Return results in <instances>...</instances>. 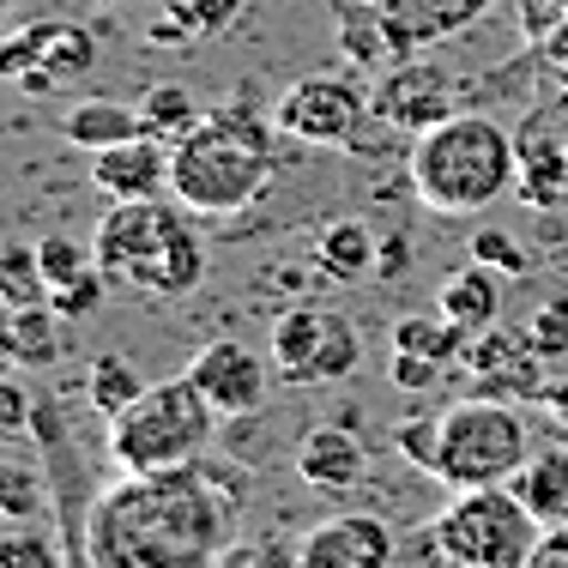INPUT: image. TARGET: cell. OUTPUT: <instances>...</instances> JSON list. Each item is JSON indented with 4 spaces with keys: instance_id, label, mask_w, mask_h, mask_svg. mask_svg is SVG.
I'll list each match as a JSON object with an SVG mask.
<instances>
[{
    "instance_id": "9c48e42d",
    "label": "cell",
    "mask_w": 568,
    "mask_h": 568,
    "mask_svg": "<svg viewBox=\"0 0 568 568\" xmlns=\"http://www.w3.org/2000/svg\"><path fill=\"white\" fill-rule=\"evenodd\" d=\"M363 363L357 321L321 303H296L273 321V375L284 387H327Z\"/></svg>"
},
{
    "instance_id": "484cf974",
    "label": "cell",
    "mask_w": 568,
    "mask_h": 568,
    "mask_svg": "<svg viewBox=\"0 0 568 568\" xmlns=\"http://www.w3.org/2000/svg\"><path fill=\"white\" fill-rule=\"evenodd\" d=\"M140 115H145V133L164 140V145H182L187 133L206 121V110L194 103V91H182V85H152L140 98Z\"/></svg>"
},
{
    "instance_id": "f546056e",
    "label": "cell",
    "mask_w": 568,
    "mask_h": 568,
    "mask_svg": "<svg viewBox=\"0 0 568 568\" xmlns=\"http://www.w3.org/2000/svg\"><path fill=\"white\" fill-rule=\"evenodd\" d=\"M37 254H43L49 291H61V284L85 278L91 266H98V248H85V242H73V236H43V242H37Z\"/></svg>"
},
{
    "instance_id": "6da1fadb",
    "label": "cell",
    "mask_w": 568,
    "mask_h": 568,
    "mask_svg": "<svg viewBox=\"0 0 568 568\" xmlns=\"http://www.w3.org/2000/svg\"><path fill=\"white\" fill-rule=\"evenodd\" d=\"M242 496V471L219 459L121 471L85 514V568H219L236 550Z\"/></svg>"
},
{
    "instance_id": "d6a6232c",
    "label": "cell",
    "mask_w": 568,
    "mask_h": 568,
    "mask_svg": "<svg viewBox=\"0 0 568 568\" xmlns=\"http://www.w3.org/2000/svg\"><path fill=\"white\" fill-rule=\"evenodd\" d=\"M103 284H110V278H103V266H91L85 278H73V284H61V291H49V308H55L61 321H85L91 308L103 303Z\"/></svg>"
},
{
    "instance_id": "8992f818",
    "label": "cell",
    "mask_w": 568,
    "mask_h": 568,
    "mask_svg": "<svg viewBox=\"0 0 568 568\" xmlns=\"http://www.w3.org/2000/svg\"><path fill=\"white\" fill-rule=\"evenodd\" d=\"M212 436H219V405L187 375H175V382H152L128 412L110 417V459L121 471H175L206 459Z\"/></svg>"
},
{
    "instance_id": "5bb4252c",
    "label": "cell",
    "mask_w": 568,
    "mask_h": 568,
    "mask_svg": "<svg viewBox=\"0 0 568 568\" xmlns=\"http://www.w3.org/2000/svg\"><path fill=\"white\" fill-rule=\"evenodd\" d=\"M399 532H387L382 514H327L296 545V568H394Z\"/></svg>"
},
{
    "instance_id": "60d3db41",
    "label": "cell",
    "mask_w": 568,
    "mask_h": 568,
    "mask_svg": "<svg viewBox=\"0 0 568 568\" xmlns=\"http://www.w3.org/2000/svg\"><path fill=\"white\" fill-rule=\"evenodd\" d=\"M538 61H545L550 73H568V19L550 24V31L538 37Z\"/></svg>"
},
{
    "instance_id": "8fae6325",
    "label": "cell",
    "mask_w": 568,
    "mask_h": 568,
    "mask_svg": "<svg viewBox=\"0 0 568 568\" xmlns=\"http://www.w3.org/2000/svg\"><path fill=\"white\" fill-rule=\"evenodd\" d=\"M454 110H466V85L436 61L399 55V61L382 67V79H375V115H382L387 133L394 128L424 133V128H436V121H448Z\"/></svg>"
},
{
    "instance_id": "ffe728a7",
    "label": "cell",
    "mask_w": 568,
    "mask_h": 568,
    "mask_svg": "<svg viewBox=\"0 0 568 568\" xmlns=\"http://www.w3.org/2000/svg\"><path fill=\"white\" fill-rule=\"evenodd\" d=\"M496 278H503V273H490V266L471 261L466 273H454L448 284H442L436 308L454 321V327H466V333L496 327V315H503V284H496Z\"/></svg>"
},
{
    "instance_id": "e0dca14e",
    "label": "cell",
    "mask_w": 568,
    "mask_h": 568,
    "mask_svg": "<svg viewBox=\"0 0 568 568\" xmlns=\"http://www.w3.org/2000/svg\"><path fill=\"white\" fill-rule=\"evenodd\" d=\"M296 478L308 484V490H321V496H339L351 490V484L363 478V466H369V454H363V442L351 436L345 424H321V429H308L303 442H296Z\"/></svg>"
},
{
    "instance_id": "9a60e30c",
    "label": "cell",
    "mask_w": 568,
    "mask_h": 568,
    "mask_svg": "<svg viewBox=\"0 0 568 568\" xmlns=\"http://www.w3.org/2000/svg\"><path fill=\"white\" fill-rule=\"evenodd\" d=\"M187 382L200 387L212 405H219V417H248V412H261V399H266V363L254 357L242 339H212V345H200L194 357H187Z\"/></svg>"
},
{
    "instance_id": "8d00e7d4",
    "label": "cell",
    "mask_w": 568,
    "mask_h": 568,
    "mask_svg": "<svg viewBox=\"0 0 568 568\" xmlns=\"http://www.w3.org/2000/svg\"><path fill=\"white\" fill-rule=\"evenodd\" d=\"M31 417H37L31 394H24L19 382H0V429H7V436H24V429H31Z\"/></svg>"
},
{
    "instance_id": "4316f807",
    "label": "cell",
    "mask_w": 568,
    "mask_h": 568,
    "mask_svg": "<svg viewBox=\"0 0 568 568\" xmlns=\"http://www.w3.org/2000/svg\"><path fill=\"white\" fill-rule=\"evenodd\" d=\"M520 496L538 508V520H545V526L568 520V448L532 459V466L520 471Z\"/></svg>"
},
{
    "instance_id": "5b68a950",
    "label": "cell",
    "mask_w": 568,
    "mask_h": 568,
    "mask_svg": "<svg viewBox=\"0 0 568 568\" xmlns=\"http://www.w3.org/2000/svg\"><path fill=\"white\" fill-rule=\"evenodd\" d=\"M98 266L103 278L133 296H187L206 273L194 224L182 200H115L98 224Z\"/></svg>"
},
{
    "instance_id": "7a4b0ae2",
    "label": "cell",
    "mask_w": 568,
    "mask_h": 568,
    "mask_svg": "<svg viewBox=\"0 0 568 568\" xmlns=\"http://www.w3.org/2000/svg\"><path fill=\"white\" fill-rule=\"evenodd\" d=\"M278 121H261L242 103L206 110L194 133L175 145L170 164V194L194 219H236L273 187L278 175Z\"/></svg>"
},
{
    "instance_id": "52a82bcc",
    "label": "cell",
    "mask_w": 568,
    "mask_h": 568,
    "mask_svg": "<svg viewBox=\"0 0 568 568\" xmlns=\"http://www.w3.org/2000/svg\"><path fill=\"white\" fill-rule=\"evenodd\" d=\"M538 532H545V520L514 484L454 490V503L436 514V538L459 568H526Z\"/></svg>"
},
{
    "instance_id": "603a6c76",
    "label": "cell",
    "mask_w": 568,
    "mask_h": 568,
    "mask_svg": "<svg viewBox=\"0 0 568 568\" xmlns=\"http://www.w3.org/2000/svg\"><path fill=\"white\" fill-rule=\"evenodd\" d=\"M466 345H471V333L454 327L442 308L436 315H399L394 321V351L429 357V363H442V369H459V363H466Z\"/></svg>"
},
{
    "instance_id": "e575fe53",
    "label": "cell",
    "mask_w": 568,
    "mask_h": 568,
    "mask_svg": "<svg viewBox=\"0 0 568 568\" xmlns=\"http://www.w3.org/2000/svg\"><path fill=\"white\" fill-rule=\"evenodd\" d=\"M182 19L194 24V37H224L242 19V0H175Z\"/></svg>"
},
{
    "instance_id": "cb8c5ba5",
    "label": "cell",
    "mask_w": 568,
    "mask_h": 568,
    "mask_svg": "<svg viewBox=\"0 0 568 568\" xmlns=\"http://www.w3.org/2000/svg\"><path fill=\"white\" fill-rule=\"evenodd\" d=\"M145 387H152V382H145L121 351H103V357H91V369H85V399H91V412H98V417L128 412Z\"/></svg>"
},
{
    "instance_id": "3957f363",
    "label": "cell",
    "mask_w": 568,
    "mask_h": 568,
    "mask_svg": "<svg viewBox=\"0 0 568 568\" xmlns=\"http://www.w3.org/2000/svg\"><path fill=\"white\" fill-rule=\"evenodd\" d=\"M399 454L448 490H484V484H520V471L532 466V436L508 399L471 394L442 405L436 417L405 424Z\"/></svg>"
},
{
    "instance_id": "f1b7e54d",
    "label": "cell",
    "mask_w": 568,
    "mask_h": 568,
    "mask_svg": "<svg viewBox=\"0 0 568 568\" xmlns=\"http://www.w3.org/2000/svg\"><path fill=\"white\" fill-rule=\"evenodd\" d=\"M0 568H61L55 532H43L31 520H12V532L0 538Z\"/></svg>"
},
{
    "instance_id": "836d02e7",
    "label": "cell",
    "mask_w": 568,
    "mask_h": 568,
    "mask_svg": "<svg viewBox=\"0 0 568 568\" xmlns=\"http://www.w3.org/2000/svg\"><path fill=\"white\" fill-rule=\"evenodd\" d=\"M394 568H459L448 550H442V538H436V520L429 526H417V532H405L399 538V550H394Z\"/></svg>"
},
{
    "instance_id": "d6986e66",
    "label": "cell",
    "mask_w": 568,
    "mask_h": 568,
    "mask_svg": "<svg viewBox=\"0 0 568 568\" xmlns=\"http://www.w3.org/2000/svg\"><path fill=\"white\" fill-rule=\"evenodd\" d=\"M145 133V115L140 103H110V98H85L61 115V140L79 145V152H103V145H121V140H140Z\"/></svg>"
},
{
    "instance_id": "44dd1931",
    "label": "cell",
    "mask_w": 568,
    "mask_h": 568,
    "mask_svg": "<svg viewBox=\"0 0 568 568\" xmlns=\"http://www.w3.org/2000/svg\"><path fill=\"white\" fill-rule=\"evenodd\" d=\"M375 248H382V242H375V236H369V224H357V219H333V224H321V236H315L321 278L351 284V278L375 273Z\"/></svg>"
},
{
    "instance_id": "1f68e13d",
    "label": "cell",
    "mask_w": 568,
    "mask_h": 568,
    "mask_svg": "<svg viewBox=\"0 0 568 568\" xmlns=\"http://www.w3.org/2000/svg\"><path fill=\"white\" fill-rule=\"evenodd\" d=\"M526 339L538 345V357H568V296H550L526 315Z\"/></svg>"
},
{
    "instance_id": "4fadbf2b",
    "label": "cell",
    "mask_w": 568,
    "mask_h": 568,
    "mask_svg": "<svg viewBox=\"0 0 568 568\" xmlns=\"http://www.w3.org/2000/svg\"><path fill=\"white\" fill-rule=\"evenodd\" d=\"M375 24H382L387 55H417L429 43H448V37H466L496 0H369Z\"/></svg>"
},
{
    "instance_id": "277c9868",
    "label": "cell",
    "mask_w": 568,
    "mask_h": 568,
    "mask_svg": "<svg viewBox=\"0 0 568 568\" xmlns=\"http://www.w3.org/2000/svg\"><path fill=\"white\" fill-rule=\"evenodd\" d=\"M520 187V140L484 110H454L412 140V194L436 219H471Z\"/></svg>"
},
{
    "instance_id": "83f0119b",
    "label": "cell",
    "mask_w": 568,
    "mask_h": 568,
    "mask_svg": "<svg viewBox=\"0 0 568 568\" xmlns=\"http://www.w3.org/2000/svg\"><path fill=\"white\" fill-rule=\"evenodd\" d=\"M0 291H7V308H31V303H49L43 254H37V248H7V254H0Z\"/></svg>"
},
{
    "instance_id": "ac0fdd59",
    "label": "cell",
    "mask_w": 568,
    "mask_h": 568,
    "mask_svg": "<svg viewBox=\"0 0 568 568\" xmlns=\"http://www.w3.org/2000/svg\"><path fill=\"white\" fill-rule=\"evenodd\" d=\"M520 194L545 212L568 200V145L550 121H538V128L526 121V133H520Z\"/></svg>"
},
{
    "instance_id": "30bf717a",
    "label": "cell",
    "mask_w": 568,
    "mask_h": 568,
    "mask_svg": "<svg viewBox=\"0 0 568 568\" xmlns=\"http://www.w3.org/2000/svg\"><path fill=\"white\" fill-rule=\"evenodd\" d=\"M91 67H98V43H91V31L73 19L19 24V31L7 37V55H0V73H7L12 85H31V91L73 85Z\"/></svg>"
},
{
    "instance_id": "7c38bea8",
    "label": "cell",
    "mask_w": 568,
    "mask_h": 568,
    "mask_svg": "<svg viewBox=\"0 0 568 568\" xmlns=\"http://www.w3.org/2000/svg\"><path fill=\"white\" fill-rule=\"evenodd\" d=\"M538 345L526 339V327H484V333H471V345H466V363L459 369L478 382V394L484 399H532V394H545V369H538Z\"/></svg>"
},
{
    "instance_id": "74e56055",
    "label": "cell",
    "mask_w": 568,
    "mask_h": 568,
    "mask_svg": "<svg viewBox=\"0 0 568 568\" xmlns=\"http://www.w3.org/2000/svg\"><path fill=\"white\" fill-rule=\"evenodd\" d=\"M526 568H568V520H557V526H545V532H538L532 562H526Z\"/></svg>"
},
{
    "instance_id": "7402d4cb",
    "label": "cell",
    "mask_w": 568,
    "mask_h": 568,
    "mask_svg": "<svg viewBox=\"0 0 568 568\" xmlns=\"http://www.w3.org/2000/svg\"><path fill=\"white\" fill-rule=\"evenodd\" d=\"M7 357L19 369H55L61 363V315L49 303L12 308L7 315Z\"/></svg>"
},
{
    "instance_id": "2e32d148",
    "label": "cell",
    "mask_w": 568,
    "mask_h": 568,
    "mask_svg": "<svg viewBox=\"0 0 568 568\" xmlns=\"http://www.w3.org/2000/svg\"><path fill=\"white\" fill-rule=\"evenodd\" d=\"M170 164H175V145L140 133V140L91 152V187L110 200H158L170 194Z\"/></svg>"
},
{
    "instance_id": "d4e9b609",
    "label": "cell",
    "mask_w": 568,
    "mask_h": 568,
    "mask_svg": "<svg viewBox=\"0 0 568 568\" xmlns=\"http://www.w3.org/2000/svg\"><path fill=\"white\" fill-rule=\"evenodd\" d=\"M0 514L7 520H37V514H55V484H43V471L24 454L0 459Z\"/></svg>"
},
{
    "instance_id": "4dcf8cb0",
    "label": "cell",
    "mask_w": 568,
    "mask_h": 568,
    "mask_svg": "<svg viewBox=\"0 0 568 568\" xmlns=\"http://www.w3.org/2000/svg\"><path fill=\"white\" fill-rule=\"evenodd\" d=\"M471 261H478V266H490V273H503V278L532 273V254H526L514 236H503L496 224H484L478 236H471Z\"/></svg>"
},
{
    "instance_id": "ab89813d",
    "label": "cell",
    "mask_w": 568,
    "mask_h": 568,
    "mask_svg": "<svg viewBox=\"0 0 568 568\" xmlns=\"http://www.w3.org/2000/svg\"><path fill=\"white\" fill-rule=\"evenodd\" d=\"M405 266H412V236H399V230H394V236L375 248V273H382V278H405Z\"/></svg>"
},
{
    "instance_id": "f35d334b",
    "label": "cell",
    "mask_w": 568,
    "mask_h": 568,
    "mask_svg": "<svg viewBox=\"0 0 568 568\" xmlns=\"http://www.w3.org/2000/svg\"><path fill=\"white\" fill-rule=\"evenodd\" d=\"M568 19V0H520V31L526 37H545L550 24Z\"/></svg>"
},
{
    "instance_id": "d590c367",
    "label": "cell",
    "mask_w": 568,
    "mask_h": 568,
    "mask_svg": "<svg viewBox=\"0 0 568 568\" xmlns=\"http://www.w3.org/2000/svg\"><path fill=\"white\" fill-rule=\"evenodd\" d=\"M387 375H394V387H405V394H429V387L454 369H442V363H429V357H412V351H394V369Z\"/></svg>"
},
{
    "instance_id": "ba28073f",
    "label": "cell",
    "mask_w": 568,
    "mask_h": 568,
    "mask_svg": "<svg viewBox=\"0 0 568 568\" xmlns=\"http://www.w3.org/2000/svg\"><path fill=\"white\" fill-rule=\"evenodd\" d=\"M278 133L303 145H327V152H375V91L357 73H303L284 85L278 98Z\"/></svg>"
}]
</instances>
